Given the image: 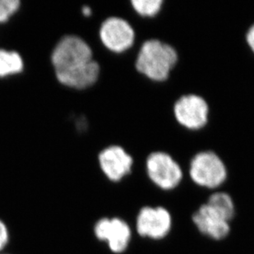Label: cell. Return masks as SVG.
Here are the masks:
<instances>
[{"instance_id": "cell-1", "label": "cell", "mask_w": 254, "mask_h": 254, "mask_svg": "<svg viewBox=\"0 0 254 254\" xmlns=\"http://www.w3.org/2000/svg\"><path fill=\"white\" fill-rule=\"evenodd\" d=\"M177 60V52L172 46L159 40H149L141 46L136 67L150 79L163 82L168 78Z\"/></svg>"}, {"instance_id": "cell-2", "label": "cell", "mask_w": 254, "mask_h": 254, "mask_svg": "<svg viewBox=\"0 0 254 254\" xmlns=\"http://www.w3.org/2000/svg\"><path fill=\"white\" fill-rule=\"evenodd\" d=\"M51 60L56 72L75 69L93 60L90 46L75 36L64 37L54 50Z\"/></svg>"}, {"instance_id": "cell-3", "label": "cell", "mask_w": 254, "mask_h": 254, "mask_svg": "<svg viewBox=\"0 0 254 254\" xmlns=\"http://www.w3.org/2000/svg\"><path fill=\"white\" fill-rule=\"evenodd\" d=\"M190 176L197 185L215 189L223 184L227 173L226 166L216 153L202 151L191 161Z\"/></svg>"}, {"instance_id": "cell-4", "label": "cell", "mask_w": 254, "mask_h": 254, "mask_svg": "<svg viewBox=\"0 0 254 254\" xmlns=\"http://www.w3.org/2000/svg\"><path fill=\"white\" fill-rule=\"evenodd\" d=\"M149 177L163 190L175 189L182 180L183 173L174 159L165 152H153L146 160Z\"/></svg>"}, {"instance_id": "cell-5", "label": "cell", "mask_w": 254, "mask_h": 254, "mask_svg": "<svg viewBox=\"0 0 254 254\" xmlns=\"http://www.w3.org/2000/svg\"><path fill=\"white\" fill-rule=\"evenodd\" d=\"M178 122L189 129H199L208 119V105L197 95H187L178 100L174 108Z\"/></svg>"}, {"instance_id": "cell-6", "label": "cell", "mask_w": 254, "mask_h": 254, "mask_svg": "<svg viewBox=\"0 0 254 254\" xmlns=\"http://www.w3.org/2000/svg\"><path fill=\"white\" fill-rule=\"evenodd\" d=\"M100 37L106 48L121 53L132 46L135 33L127 21L120 17H110L101 25Z\"/></svg>"}, {"instance_id": "cell-7", "label": "cell", "mask_w": 254, "mask_h": 254, "mask_svg": "<svg viewBox=\"0 0 254 254\" xmlns=\"http://www.w3.org/2000/svg\"><path fill=\"white\" fill-rule=\"evenodd\" d=\"M96 237L108 243L112 252L120 254L127 249L131 230L125 221L119 218H102L96 222L94 227Z\"/></svg>"}, {"instance_id": "cell-8", "label": "cell", "mask_w": 254, "mask_h": 254, "mask_svg": "<svg viewBox=\"0 0 254 254\" xmlns=\"http://www.w3.org/2000/svg\"><path fill=\"white\" fill-rule=\"evenodd\" d=\"M171 226L170 213L163 207H144L137 220V232L141 236L158 240L168 234Z\"/></svg>"}, {"instance_id": "cell-9", "label": "cell", "mask_w": 254, "mask_h": 254, "mask_svg": "<svg viewBox=\"0 0 254 254\" xmlns=\"http://www.w3.org/2000/svg\"><path fill=\"white\" fill-rule=\"evenodd\" d=\"M101 170L109 180L118 182L128 175L132 166V158L121 146H112L99 155Z\"/></svg>"}, {"instance_id": "cell-10", "label": "cell", "mask_w": 254, "mask_h": 254, "mask_svg": "<svg viewBox=\"0 0 254 254\" xmlns=\"http://www.w3.org/2000/svg\"><path fill=\"white\" fill-rule=\"evenodd\" d=\"M192 220L202 234L215 240H221L230 232V221L208 203L203 204L197 210Z\"/></svg>"}, {"instance_id": "cell-11", "label": "cell", "mask_w": 254, "mask_h": 254, "mask_svg": "<svg viewBox=\"0 0 254 254\" xmlns=\"http://www.w3.org/2000/svg\"><path fill=\"white\" fill-rule=\"evenodd\" d=\"M99 74L100 66L94 60L75 69L56 72L60 83L75 89H85L92 86L98 79Z\"/></svg>"}, {"instance_id": "cell-12", "label": "cell", "mask_w": 254, "mask_h": 254, "mask_svg": "<svg viewBox=\"0 0 254 254\" xmlns=\"http://www.w3.org/2000/svg\"><path fill=\"white\" fill-rule=\"evenodd\" d=\"M23 69V61L15 51L0 50V77L17 74Z\"/></svg>"}, {"instance_id": "cell-13", "label": "cell", "mask_w": 254, "mask_h": 254, "mask_svg": "<svg viewBox=\"0 0 254 254\" xmlns=\"http://www.w3.org/2000/svg\"><path fill=\"white\" fill-rule=\"evenodd\" d=\"M207 203L218 211L228 221L235 215V206L231 197L225 192H216L211 195Z\"/></svg>"}, {"instance_id": "cell-14", "label": "cell", "mask_w": 254, "mask_h": 254, "mask_svg": "<svg viewBox=\"0 0 254 254\" xmlns=\"http://www.w3.org/2000/svg\"><path fill=\"white\" fill-rule=\"evenodd\" d=\"M135 11L143 17H153L157 14L161 6L162 0H133L131 2Z\"/></svg>"}, {"instance_id": "cell-15", "label": "cell", "mask_w": 254, "mask_h": 254, "mask_svg": "<svg viewBox=\"0 0 254 254\" xmlns=\"http://www.w3.org/2000/svg\"><path fill=\"white\" fill-rule=\"evenodd\" d=\"M19 7L18 0H0V23L7 22Z\"/></svg>"}, {"instance_id": "cell-16", "label": "cell", "mask_w": 254, "mask_h": 254, "mask_svg": "<svg viewBox=\"0 0 254 254\" xmlns=\"http://www.w3.org/2000/svg\"><path fill=\"white\" fill-rule=\"evenodd\" d=\"M9 240V232L6 224L0 220V251L4 250Z\"/></svg>"}, {"instance_id": "cell-17", "label": "cell", "mask_w": 254, "mask_h": 254, "mask_svg": "<svg viewBox=\"0 0 254 254\" xmlns=\"http://www.w3.org/2000/svg\"><path fill=\"white\" fill-rule=\"evenodd\" d=\"M248 44L250 46V48L254 51V25L250 27V30L248 31L247 36H246Z\"/></svg>"}, {"instance_id": "cell-18", "label": "cell", "mask_w": 254, "mask_h": 254, "mask_svg": "<svg viewBox=\"0 0 254 254\" xmlns=\"http://www.w3.org/2000/svg\"><path fill=\"white\" fill-rule=\"evenodd\" d=\"M82 13L85 15V16H90L91 14V10L90 7H83V9H82Z\"/></svg>"}]
</instances>
